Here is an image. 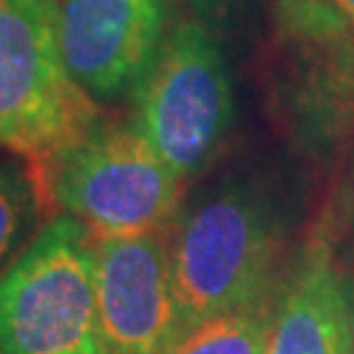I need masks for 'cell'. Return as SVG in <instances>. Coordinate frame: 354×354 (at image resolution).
<instances>
[{
  "instance_id": "6da1fadb",
  "label": "cell",
  "mask_w": 354,
  "mask_h": 354,
  "mask_svg": "<svg viewBox=\"0 0 354 354\" xmlns=\"http://www.w3.org/2000/svg\"><path fill=\"white\" fill-rule=\"evenodd\" d=\"M283 247L286 213L266 176L231 171L187 197L171 226L178 336L279 289Z\"/></svg>"
},
{
  "instance_id": "7a4b0ae2",
  "label": "cell",
  "mask_w": 354,
  "mask_h": 354,
  "mask_svg": "<svg viewBox=\"0 0 354 354\" xmlns=\"http://www.w3.org/2000/svg\"><path fill=\"white\" fill-rule=\"evenodd\" d=\"M221 0L176 13L134 100V121L184 187L210 174L239 121L236 55Z\"/></svg>"
},
{
  "instance_id": "3957f363",
  "label": "cell",
  "mask_w": 354,
  "mask_h": 354,
  "mask_svg": "<svg viewBox=\"0 0 354 354\" xmlns=\"http://www.w3.org/2000/svg\"><path fill=\"white\" fill-rule=\"evenodd\" d=\"M35 163L53 215H71L95 241L168 231L184 205L187 187L134 115L100 111Z\"/></svg>"
},
{
  "instance_id": "277c9868",
  "label": "cell",
  "mask_w": 354,
  "mask_h": 354,
  "mask_svg": "<svg viewBox=\"0 0 354 354\" xmlns=\"http://www.w3.org/2000/svg\"><path fill=\"white\" fill-rule=\"evenodd\" d=\"M0 352L102 354L95 241L71 215H53L0 276Z\"/></svg>"
},
{
  "instance_id": "5b68a950",
  "label": "cell",
  "mask_w": 354,
  "mask_h": 354,
  "mask_svg": "<svg viewBox=\"0 0 354 354\" xmlns=\"http://www.w3.org/2000/svg\"><path fill=\"white\" fill-rule=\"evenodd\" d=\"M97 113L66 68L58 0H0V150L39 160Z\"/></svg>"
},
{
  "instance_id": "8992f818",
  "label": "cell",
  "mask_w": 354,
  "mask_h": 354,
  "mask_svg": "<svg viewBox=\"0 0 354 354\" xmlns=\"http://www.w3.org/2000/svg\"><path fill=\"white\" fill-rule=\"evenodd\" d=\"M176 13V0H58L71 79L100 108L134 97Z\"/></svg>"
},
{
  "instance_id": "52a82bcc",
  "label": "cell",
  "mask_w": 354,
  "mask_h": 354,
  "mask_svg": "<svg viewBox=\"0 0 354 354\" xmlns=\"http://www.w3.org/2000/svg\"><path fill=\"white\" fill-rule=\"evenodd\" d=\"M95 294L102 354L168 352L178 336L171 228L95 241Z\"/></svg>"
},
{
  "instance_id": "ba28073f",
  "label": "cell",
  "mask_w": 354,
  "mask_h": 354,
  "mask_svg": "<svg viewBox=\"0 0 354 354\" xmlns=\"http://www.w3.org/2000/svg\"><path fill=\"white\" fill-rule=\"evenodd\" d=\"M266 354H354L346 279L326 239L307 241L283 270Z\"/></svg>"
},
{
  "instance_id": "9c48e42d",
  "label": "cell",
  "mask_w": 354,
  "mask_h": 354,
  "mask_svg": "<svg viewBox=\"0 0 354 354\" xmlns=\"http://www.w3.org/2000/svg\"><path fill=\"white\" fill-rule=\"evenodd\" d=\"M53 218L32 158L0 150V276L24 254Z\"/></svg>"
},
{
  "instance_id": "30bf717a",
  "label": "cell",
  "mask_w": 354,
  "mask_h": 354,
  "mask_svg": "<svg viewBox=\"0 0 354 354\" xmlns=\"http://www.w3.org/2000/svg\"><path fill=\"white\" fill-rule=\"evenodd\" d=\"M276 291L197 323L184 330L165 354H266Z\"/></svg>"
},
{
  "instance_id": "8fae6325",
  "label": "cell",
  "mask_w": 354,
  "mask_h": 354,
  "mask_svg": "<svg viewBox=\"0 0 354 354\" xmlns=\"http://www.w3.org/2000/svg\"><path fill=\"white\" fill-rule=\"evenodd\" d=\"M326 3L342 13L344 19H346V24L354 29V0H326Z\"/></svg>"
},
{
  "instance_id": "7c38bea8",
  "label": "cell",
  "mask_w": 354,
  "mask_h": 354,
  "mask_svg": "<svg viewBox=\"0 0 354 354\" xmlns=\"http://www.w3.org/2000/svg\"><path fill=\"white\" fill-rule=\"evenodd\" d=\"M346 297H349V317H352V339H354V276L346 279Z\"/></svg>"
},
{
  "instance_id": "4fadbf2b",
  "label": "cell",
  "mask_w": 354,
  "mask_h": 354,
  "mask_svg": "<svg viewBox=\"0 0 354 354\" xmlns=\"http://www.w3.org/2000/svg\"><path fill=\"white\" fill-rule=\"evenodd\" d=\"M352 137H354V102H352ZM352 187H354V176H352Z\"/></svg>"
},
{
  "instance_id": "5bb4252c",
  "label": "cell",
  "mask_w": 354,
  "mask_h": 354,
  "mask_svg": "<svg viewBox=\"0 0 354 354\" xmlns=\"http://www.w3.org/2000/svg\"><path fill=\"white\" fill-rule=\"evenodd\" d=\"M0 354H3V352H0Z\"/></svg>"
}]
</instances>
